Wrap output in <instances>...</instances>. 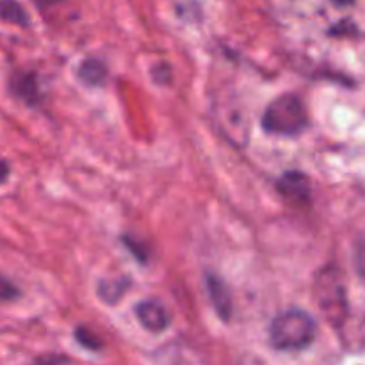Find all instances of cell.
Returning <instances> with one entry per match:
<instances>
[{"mask_svg": "<svg viewBox=\"0 0 365 365\" xmlns=\"http://www.w3.org/2000/svg\"><path fill=\"white\" fill-rule=\"evenodd\" d=\"M317 324L305 310H285L269 324V342L278 351H302L316 339Z\"/></svg>", "mask_w": 365, "mask_h": 365, "instance_id": "obj_1", "label": "cell"}, {"mask_svg": "<svg viewBox=\"0 0 365 365\" xmlns=\"http://www.w3.org/2000/svg\"><path fill=\"white\" fill-rule=\"evenodd\" d=\"M314 299L324 319L334 328L344 324L348 316V291L344 273L335 266L317 271L314 278Z\"/></svg>", "mask_w": 365, "mask_h": 365, "instance_id": "obj_2", "label": "cell"}, {"mask_svg": "<svg viewBox=\"0 0 365 365\" xmlns=\"http://www.w3.org/2000/svg\"><path fill=\"white\" fill-rule=\"evenodd\" d=\"M309 125L305 103L296 95H280L266 107L262 114V128L267 134L296 138Z\"/></svg>", "mask_w": 365, "mask_h": 365, "instance_id": "obj_3", "label": "cell"}, {"mask_svg": "<svg viewBox=\"0 0 365 365\" xmlns=\"http://www.w3.org/2000/svg\"><path fill=\"white\" fill-rule=\"evenodd\" d=\"M277 189L284 198L294 203H307L312 196V185L302 171H287L277 182Z\"/></svg>", "mask_w": 365, "mask_h": 365, "instance_id": "obj_4", "label": "cell"}, {"mask_svg": "<svg viewBox=\"0 0 365 365\" xmlns=\"http://www.w3.org/2000/svg\"><path fill=\"white\" fill-rule=\"evenodd\" d=\"M135 317H138L139 324L145 330L152 331V334H160L170 327V314L155 299H146L135 305Z\"/></svg>", "mask_w": 365, "mask_h": 365, "instance_id": "obj_5", "label": "cell"}, {"mask_svg": "<svg viewBox=\"0 0 365 365\" xmlns=\"http://www.w3.org/2000/svg\"><path fill=\"white\" fill-rule=\"evenodd\" d=\"M220 125L223 127L227 139L234 141L237 146H245L248 141V123L245 113L234 107H225L223 116L220 114Z\"/></svg>", "mask_w": 365, "mask_h": 365, "instance_id": "obj_6", "label": "cell"}, {"mask_svg": "<svg viewBox=\"0 0 365 365\" xmlns=\"http://www.w3.org/2000/svg\"><path fill=\"white\" fill-rule=\"evenodd\" d=\"M205 284H207V292H209V298H210V302H212L214 309H216L217 316H220L223 321H230L232 298H230V292H228L227 284H225V282L214 273L207 274Z\"/></svg>", "mask_w": 365, "mask_h": 365, "instance_id": "obj_7", "label": "cell"}, {"mask_svg": "<svg viewBox=\"0 0 365 365\" xmlns=\"http://www.w3.org/2000/svg\"><path fill=\"white\" fill-rule=\"evenodd\" d=\"M77 77L81 78V82H84L86 86H91V88H98L106 82L107 78V66L100 59H86L82 61L81 66L77 70Z\"/></svg>", "mask_w": 365, "mask_h": 365, "instance_id": "obj_8", "label": "cell"}, {"mask_svg": "<svg viewBox=\"0 0 365 365\" xmlns=\"http://www.w3.org/2000/svg\"><path fill=\"white\" fill-rule=\"evenodd\" d=\"M11 86H13L14 95L24 98L27 103H34L36 100L39 98V86L32 73L16 75V77H13V81H11Z\"/></svg>", "mask_w": 365, "mask_h": 365, "instance_id": "obj_9", "label": "cell"}, {"mask_svg": "<svg viewBox=\"0 0 365 365\" xmlns=\"http://www.w3.org/2000/svg\"><path fill=\"white\" fill-rule=\"evenodd\" d=\"M130 285V282H127V278L123 280H102L98 284V296L106 303H116L118 299L123 296V292L127 291V287Z\"/></svg>", "mask_w": 365, "mask_h": 365, "instance_id": "obj_10", "label": "cell"}, {"mask_svg": "<svg viewBox=\"0 0 365 365\" xmlns=\"http://www.w3.org/2000/svg\"><path fill=\"white\" fill-rule=\"evenodd\" d=\"M2 20L20 25V27H27L29 21H31L29 14L25 13V9L16 0H2Z\"/></svg>", "mask_w": 365, "mask_h": 365, "instance_id": "obj_11", "label": "cell"}, {"mask_svg": "<svg viewBox=\"0 0 365 365\" xmlns=\"http://www.w3.org/2000/svg\"><path fill=\"white\" fill-rule=\"evenodd\" d=\"M75 339H77V341L88 349H100V348H102V342L98 341V337H96V335H93L91 331H89L88 328H84V327H78L77 330H75Z\"/></svg>", "mask_w": 365, "mask_h": 365, "instance_id": "obj_12", "label": "cell"}, {"mask_svg": "<svg viewBox=\"0 0 365 365\" xmlns=\"http://www.w3.org/2000/svg\"><path fill=\"white\" fill-rule=\"evenodd\" d=\"M355 269L359 277L365 280V239L359 241L355 248Z\"/></svg>", "mask_w": 365, "mask_h": 365, "instance_id": "obj_13", "label": "cell"}, {"mask_svg": "<svg viewBox=\"0 0 365 365\" xmlns=\"http://www.w3.org/2000/svg\"><path fill=\"white\" fill-rule=\"evenodd\" d=\"M14 292H16V289L11 285V282L7 280V278H4L2 280V287H0V294H2L4 299H11L14 298Z\"/></svg>", "mask_w": 365, "mask_h": 365, "instance_id": "obj_14", "label": "cell"}, {"mask_svg": "<svg viewBox=\"0 0 365 365\" xmlns=\"http://www.w3.org/2000/svg\"><path fill=\"white\" fill-rule=\"evenodd\" d=\"M331 2H334L335 6H341V7H344V6H351V4L355 2V0H331Z\"/></svg>", "mask_w": 365, "mask_h": 365, "instance_id": "obj_15", "label": "cell"}, {"mask_svg": "<svg viewBox=\"0 0 365 365\" xmlns=\"http://www.w3.org/2000/svg\"><path fill=\"white\" fill-rule=\"evenodd\" d=\"M38 4H43V6H48V4H53L57 2V0H36Z\"/></svg>", "mask_w": 365, "mask_h": 365, "instance_id": "obj_16", "label": "cell"}]
</instances>
